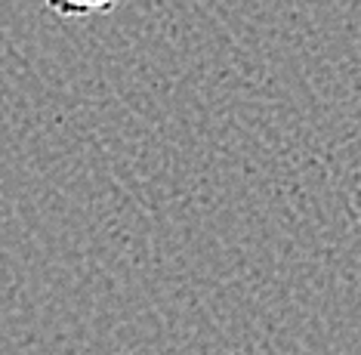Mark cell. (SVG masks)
<instances>
[{
  "instance_id": "obj_1",
  "label": "cell",
  "mask_w": 361,
  "mask_h": 355,
  "mask_svg": "<svg viewBox=\"0 0 361 355\" xmlns=\"http://www.w3.org/2000/svg\"><path fill=\"white\" fill-rule=\"evenodd\" d=\"M44 4L62 19H90V16L111 13L124 0H44Z\"/></svg>"
}]
</instances>
